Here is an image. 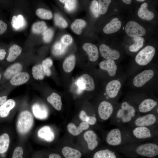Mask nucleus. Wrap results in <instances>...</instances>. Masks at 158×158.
<instances>
[{"mask_svg":"<svg viewBox=\"0 0 158 158\" xmlns=\"http://www.w3.org/2000/svg\"><path fill=\"white\" fill-rule=\"evenodd\" d=\"M99 50L101 56L107 60H116L120 57V54L118 51L111 49L104 44L100 46Z\"/></svg>","mask_w":158,"mask_h":158,"instance_id":"nucleus-9","label":"nucleus"},{"mask_svg":"<svg viewBox=\"0 0 158 158\" xmlns=\"http://www.w3.org/2000/svg\"><path fill=\"white\" fill-rule=\"evenodd\" d=\"M67 48V46L63 44L61 42H57L53 47L52 53L55 56H61L65 53Z\"/></svg>","mask_w":158,"mask_h":158,"instance_id":"nucleus-32","label":"nucleus"},{"mask_svg":"<svg viewBox=\"0 0 158 158\" xmlns=\"http://www.w3.org/2000/svg\"><path fill=\"white\" fill-rule=\"evenodd\" d=\"M16 102L13 99H10L0 106V117L4 118L9 115L10 111L16 106Z\"/></svg>","mask_w":158,"mask_h":158,"instance_id":"nucleus-23","label":"nucleus"},{"mask_svg":"<svg viewBox=\"0 0 158 158\" xmlns=\"http://www.w3.org/2000/svg\"><path fill=\"white\" fill-rule=\"evenodd\" d=\"M90 9L91 12L95 17H98L99 15L98 4L97 1L93 0L92 2Z\"/></svg>","mask_w":158,"mask_h":158,"instance_id":"nucleus-43","label":"nucleus"},{"mask_svg":"<svg viewBox=\"0 0 158 158\" xmlns=\"http://www.w3.org/2000/svg\"><path fill=\"white\" fill-rule=\"evenodd\" d=\"M23 150L21 147H17L13 151L12 158H23Z\"/></svg>","mask_w":158,"mask_h":158,"instance_id":"nucleus-44","label":"nucleus"},{"mask_svg":"<svg viewBox=\"0 0 158 158\" xmlns=\"http://www.w3.org/2000/svg\"><path fill=\"white\" fill-rule=\"evenodd\" d=\"M32 110L34 116L37 119H44L48 116V109L43 104L37 103L34 104L32 106Z\"/></svg>","mask_w":158,"mask_h":158,"instance_id":"nucleus-11","label":"nucleus"},{"mask_svg":"<svg viewBox=\"0 0 158 158\" xmlns=\"http://www.w3.org/2000/svg\"><path fill=\"white\" fill-rule=\"evenodd\" d=\"M113 111L112 104L108 102L104 101L99 104L98 113L100 118L104 120L108 119L111 116Z\"/></svg>","mask_w":158,"mask_h":158,"instance_id":"nucleus-8","label":"nucleus"},{"mask_svg":"<svg viewBox=\"0 0 158 158\" xmlns=\"http://www.w3.org/2000/svg\"><path fill=\"white\" fill-rule=\"evenodd\" d=\"M0 78H1V75H0Z\"/></svg>","mask_w":158,"mask_h":158,"instance_id":"nucleus-54","label":"nucleus"},{"mask_svg":"<svg viewBox=\"0 0 158 158\" xmlns=\"http://www.w3.org/2000/svg\"><path fill=\"white\" fill-rule=\"evenodd\" d=\"M106 141L108 145L111 146L120 145L122 141V135L120 129L116 128L111 130L107 135Z\"/></svg>","mask_w":158,"mask_h":158,"instance_id":"nucleus-7","label":"nucleus"},{"mask_svg":"<svg viewBox=\"0 0 158 158\" xmlns=\"http://www.w3.org/2000/svg\"><path fill=\"white\" fill-rule=\"evenodd\" d=\"M47 28L46 24L44 21H39L35 23L32 27V32L37 34L43 33Z\"/></svg>","mask_w":158,"mask_h":158,"instance_id":"nucleus-35","label":"nucleus"},{"mask_svg":"<svg viewBox=\"0 0 158 158\" xmlns=\"http://www.w3.org/2000/svg\"><path fill=\"white\" fill-rule=\"evenodd\" d=\"M29 78L30 75L28 73L20 72L12 77L10 82L12 85H19L27 82L29 80Z\"/></svg>","mask_w":158,"mask_h":158,"instance_id":"nucleus-20","label":"nucleus"},{"mask_svg":"<svg viewBox=\"0 0 158 158\" xmlns=\"http://www.w3.org/2000/svg\"><path fill=\"white\" fill-rule=\"evenodd\" d=\"M26 24L25 19L23 16L18 15L13 16L11 21L13 27L16 30H19L24 28Z\"/></svg>","mask_w":158,"mask_h":158,"instance_id":"nucleus-27","label":"nucleus"},{"mask_svg":"<svg viewBox=\"0 0 158 158\" xmlns=\"http://www.w3.org/2000/svg\"><path fill=\"white\" fill-rule=\"evenodd\" d=\"M49 158H61V157L58 154L52 153L49 155Z\"/></svg>","mask_w":158,"mask_h":158,"instance_id":"nucleus-51","label":"nucleus"},{"mask_svg":"<svg viewBox=\"0 0 158 158\" xmlns=\"http://www.w3.org/2000/svg\"><path fill=\"white\" fill-rule=\"evenodd\" d=\"M10 143L8 135L4 133L0 136V154L5 153L8 150Z\"/></svg>","mask_w":158,"mask_h":158,"instance_id":"nucleus-31","label":"nucleus"},{"mask_svg":"<svg viewBox=\"0 0 158 158\" xmlns=\"http://www.w3.org/2000/svg\"><path fill=\"white\" fill-rule=\"evenodd\" d=\"M7 24L2 20H0V35L4 33L7 29Z\"/></svg>","mask_w":158,"mask_h":158,"instance_id":"nucleus-47","label":"nucleus"},{"mask_svg":"<svg viewBox=\"0 0 158 158\" xmlns=\"http://www.w3.org/2000/svg\"><path fill=\"white\" fill-rule=\"evenodd\" d=\"M136 153L142 156L152 157L158 154V146L152 143H147L138 146L136 149Z\"/></svg>","mask_w":158,"mask_h":158,"instance_id":"nucleus-3","label":"nucleus"},{"mask_svg":"<svg viewBox=\"0 0 158 158\" xmlns=\"http://www.w3.org/2000/svg\"><path fill=\"white\" fill-rule=\"evenodd\" d=\"M59 1L65 4V8L68 11H73L76 6L77 1L74 0H63Z\"/></svg>","mask_w":158,"mask_h":158,"instance_id":"nucleus-41","label":"nucleus"},{"mask_svg":"<svg viewBox=\"0 0 158 158\" xmlns=\"http://www.w3.org/2000/svg\"><path fill=\"white\" fill-rule=\"evenodd\" d=\"M38 137L48 142H51L54 138V133L50 127L45 126L39 130Z\"/></svg>","mask_w":158,"mask_h":158,"instance_id":"nucleus-19","label":"nucleus"},{"mask_svg":"<svg viewBox=\"0 0 158 158\" xmlns=\"http://www.w3.org/2000/svg\"><path fill=\"white\" fill-rule=\"evenodd\" d=\"M157 121L155 116L152 114H148L138 117L135 121L137 126L148 127L155 124Z\"/></svg>","mask_w":158,"mask_h":158,"instance_id":"nucleus-10","label":"nucleus"},{"mask_svg":"<svg viewBox=\"0 0 158 158\" xmlns=\"http://www.w3.org/2000/svg\"><path fill=\"white\" fill-rule=\"evenodd\" d=\"M157 104V102L153 99H146L140 103L138 107V109L140 112L146 113L154 108Z\"/></svg>","mask_w":158,"mask_h":158,"instance_id":"nucleus-21","label":"nucleus"},{"mask_svg":"<svg viewBox=\"0 0 158 158\" xmlns=\"http://www.w3.org/2000/svg\"><path fill=\"white\" fill-rule=\"evenodd\" d=\"M99 66L101 69L107 71L111 76L115 75L117 69L115 61L113 60H107L101 61L99 63Z\"/></svg>","mask_w":158,"mask_h":158,"instance_id":"nucleus-17","label":"nucleus"},{"mask_svg":"<svg viewBox=\"0 0 158 158\" xmlns=\"http://www.w3.org/2000/svg\"><path fill=\"white\" fill-rule=\"evenodd\" d=\"M111 1L110 0H98L99 13L103 15L106 13Z\"/></svg>","mask_w":158,"mask_h":158,"instance_id":"nucleus-39","label":"nucleus"},{"mask_svg":"<svg viewBox=\"0 0 158 158\" xmlns=\"http://www.w3.org/2000/svg\"><path fill=\"white\" fill-rule=\"evenodd\" d=\"M155 53V49L153 47L147 46L137 54L135 58V61L140 65H146L151 61Z\"/></svg>","mask_w":158,"mask_h":158,"instance_id":"nucleus-2","label":"nucleus"},{"mask_svg":"<svg viewBox=\"0 0 158 158\" xmlns=\"http://www.w3.org/2000/svg\"><path fill=\"white\" fill-rule=\"evenodd\" d=\"M33 77L37 80H42L44 78L45 74L42 64H38L34 66L32 68Z\"/></svg>","mask_w":158,"mask_h":158,"instance_id":"nucleus-30","label":"nucleus"},{"mask_svg":"<svg viewBox=\"0 0 158 158\" xmlns=\"http://www.w3.org/2000/svg\"><path fill=\"white\" fill-rule=\"evenodd\" d=\"M137 1H140V2H142V1H145L144 0H136Z\"/></svg>","mask_w":158,"mask_h":158,"instance_id":"nucleus-53","label":"nucleus"},{"mask_svg":"<svg viewBox=\"0 0 158 158\" xmlns=\"http://www.w3.org/2000/svg\"><path fill=\"white\" fill-rule=\"evenodd\" d=\"M54 31L51 28L47 29L42 33L43 39L44 41L46 42H50L53 37Z\"/></svg>","mask_w":158,"mask_h":158,"instance_id":"nucleus-42","label":"nucleus"},{"mask_svg":"<svg viewBox=\"0 0 158 158\" xmlns=\"http://www.w3.org/2000/svg\"><path fill=\"white\" fill-rule=\"evenodd\" d=\"M97 121L96 117L94 116H89L87 123L89 125H93L95 124Z\"/></svg>","mask_w":158,"mask_h":158,"instance_id":"nucleus-48","label":"nucleus"},{"mask_svg":"<svg viewBox=\"0 0 158 158\" xmlns=\"http://www.w3.org/2000/svg\"><path fill=\"white\" fill-rule=\"evenodd\" d=\"M89 128V125L85 122H81L78 127L74 124L70 123L67 125V129L68 132L73 136H77L80 134L84 130Z\"/></svg>","mask_w":158,"mask_h":158,"instance_id":"nucleus-18","label":"nucleus"},{"mask_svg":"<svg viewBox=\"0 0 158 158\" xmlns=\"http://www.w3.org/2000/svg\"><path fill=\"white\" fill-rule=\"evenodd\" d=\"M54 20L56 25L59 27L66 28L68 26L67 21L59 14H54Z\"/></svg>","mask_w":158,"mask_h":158,"instance_id":"nucleus-40","label":"nucleus"},{"mask_svg":"<svg viewBox=\"0 0 158 158\" xmlns=\"http://www.w3.org/2000/svg\"><path fill=\"white\" fill-rule=\"evenodd\" d=\"M34 119L31 113L28 111H24L20 114L17 121L16 127L18 132L25 134L31 129Z\"/></svg>","mask_w":158,"mask_h":158,"instance_id":"nucleus-1","label":"nucleus"},{"mask_svg":"<svg viewBox=\"0 0 158 158\" xmlns=\"http://www.w3.org/2000/svg\"><path fill=\"white\" fill-rule=\"evenodd\" d=\"M83 48L87 52L90 61L94 62L98 59L99 52L96 46L90 43H85L83 45Z\"/></svg>","mask_w":158,"mask_h":158,"instance_id":"nucleus-16","label":"nucleus"},{"mask_svg":"<svg viewBox=\"0 0 158 158\" xmlns=\"http://www.w3.org/2000/svg\"><path fill=\"white\" fill-rule=\"evenodd\" d=\"M79 117L80 119L83 121L87 123L89 116H87L84 110H81L79 114Z\"/></svg>","mask_w":158,"mask_h":158,"instance_id":"nucleus-46","label":"nucleus"},{"mask_svg":"<svg viewBox=\"0 0 158 158\" xmlns=\"http://www.w3.org/2000/svg\"><path fill=\"white\" fill-rule=\"evenodd\" d=\"M86 23L85 21L80 19L75 20L71 25L72 30L77 34H80L82 29L86 25Z\"/></svg>","mask_w":158,"mask_h":158,"instance_id":"nucleus-34","label":"nucleus"},{"mask_svg":"<svg viewBox=\"0 0 158 158\" xmlns=\"http://www.w3.org/2000/svg\"><path fill=\"white\" fill-rule=\"evenodd\" d=\"M75 63V57L73 55H71L67 57L64 61L63 68L66 73H69L73 69Z\"/></svg>","mask_w":158,"mask_h":158,"instance_id":"nucleus-29","label":"nucleus"},{"mask_svg":"<svg viewBox=\"0 0 158 158\" xmlns=\"http://www.w3.org/2000/svg\"><path fill=\"white\" fill-rule=\"evenodd\" d=\"M6 52L4 49H0V60L3 59L5 57Z\"/></svg>","mask_w":158,"mask_h":158,"instance_id":"nucleus-49","label":"nucleus"},{"mask_svg":"<svg viewBox=\"0 0 158 158\" xmlns=\"http://www.w3.org/2000/svg\"><path fill=\"white\" fill-rule=\"evenodd\" d=\"M61 42L67 46L71 44L73 41V39L71 36L69 35H65L61 39Z\"/></svg>","mask_w":158,"mask_h":158,"instance_id":"nucleus-45","label":"nucleus"},{"mask_svg":"<svg viewBox=\"0 0 158 158\" xmlns=\"http://www.w3.org/2000/svg\"><path fill=\"white\" fill-rule=\"evenodd\" d=\"M48 102L58 111L61 110L62 103L61 96L55 92L52 93L47 98Z\"/></svg>","mask_w":158,"mask_h":158,"instance_id":"nucleus-25","label":"nucleus"},{"mask_svg":"<svg viewBox=\"0 0 158 158\" xmlns=\"http://www.w3.org/2000/svg\"><path fill=\"white\" fill-rule=\"evenodd\" d=\"M7 99L6 96L0 97V105H1L4 104L6 102Z\"/></svg>","mask_w":158,"mask_h":158,"instance_id":"nucleus-50","label":"nucleus"},{"mask_svg":"<svg viewBox=\"0 0 158 158\" xmlns=\"http://www.w3.org/2000/svg\"><path fill=\"white\" fill-rule=\"evenodd\" d=\"M133 39L134 43L129 47V49L132 52H137L143 47L144 40L141 37H133Z\"/></svg>","mask_w":158,"mask_h":158,"instance_id":"nucleus-36","label":"nucleus"},{"mask_svg":"<svg viewBox=\"0 0 158 158\" xmlns=\"http://www.w3.org/2000/svg\"><path fill=\"white\" fill-rule=\"evenodd\" d=\"M122 1L125 3L128 4H130L132 1V0H123Z\"/></svg>","mask_w":158,"mask_h":158,"instance_id":"nucleus-52","label":"nucleus"},{"mask_svg":"<svg viewBox=\"0 0 158 158\" xmlns=\"http://www.w3.org/2000/svg\"><path fill=\"white\" fill-rule=\"evenodd\" d=\"M154 72L152 70H145L136 75L134 78L133 83L136 87L143 86L153 77Z\"/></svg>","mask_w":158,"mask_h":158,"instance_id":"nucleus-6","label":"nucleus"},{"mask_svg":"<svg viewBox=\"0 0 158 158\" xmlns=\"http://www.w3.org/2000/svg\"><path fill=\"white\" fill-rule=\"evenodd\" d=\"M84 138L87 142L88 149L92 150L97 146L98 142L96 134L93 130L86 131L84 134Z\"/></svg>","mask_w":158,"mask_h":158,"instance_id":"nucleus-13","label":"nucleus"},{"mask_svg":"<svg viewBox=\"0 0 158 158\" xmlns=\"http://www.w3.org/2000/svg\"><path fill=\"white\" fill-rule=\"evenodd\" d=\"M36 13L38 16L43 19L49 20L53 17L51 11L44 8L37 9Z\"/></svg>","mask_w":158,"mask_h":158,"instance_id":"nucleus-37","label":"nucleus"},{"mask_svg":"<svg viewBox=\"0 0 158 158\" xmlns=\"http://www.w3.org/2000/svg\"><path fill=\"white\" fill-rule=\"evenodd\" d=\"M22 51L21 47L16 44L12 45L9 49V53L6 60L8 62H12L16 60Z\"/></svg>","mask_w":158,"mask_h":158,"instance_id":"nucleus-28","label":"nucleus"},{"mask_svg":"<svg viewBox=\"0 0 158 158\" xmlns=\"http://www.w3.org/2000/svg\"><path fill=\"white\" fill-rule=\"evenodd\" d=\"M62 153L66 158H80L82 156L80 151L68 146L63 148Z\"/></svg>","mask_w":158,"mask_h":158,"instance_id":"nucleus-26","label":"nucleus"},{"mask_svg":"<svg viewBox=\"0 0 158 158\" xmlns=\"http://www.w3.org/2000/svg\"><path fill=\"white\" fill-rule=\"evenodd\" d=\"M42 64L45 75L50 76L51 74L50 68L53 65L52 60L49 58L46 59L42 61Z\"/></svg>","mask_w":158,"mask_h":158,"instance_id":"nucleus-38","label":"nucleus"},{"mask_svg":"<svg viewBox=\"0 0 158 158\" xmlns=\"http://www.w3.org/2000/svg\"><path fill=\"white\" fill-rule=\"evenodd\" d=\"M93 158H116V157L114 152L107 149L97 152Z\"/></svg>","mask_w":158,"mask_h":158,"instance_id":"nucleus-33","label":"nucleus"},{"mask_svg":"<svg viewBox=\"0 0 158 158\" xmlns=\"http://www.w3.org/2000/svg\"><path fill=\"white\" fill-rule=\"evenodd\" d=\"M121 22L117 18H114L104 27L103 32L106 34L113 33L118 31L121 26Z\"/></svg>","mask_w":158,"mask_h":158,"instance_id":"nucleus-15","label":"nucleus"},{"mask_svg":"<svg viewBox=\"0 0 158 158\" xmlns=\"http://www.w3.org/2000/svg\"><path fill=\"white\" fill-rule=\"evenodd\" d=\"M121 86V83L119 80H112L107 85L106 92L110 97L114 98L117 95Z\"/></svg>","mask_w":158,"mask_h":158,"instance_id":"nucleus-12","label":"nucleus"},{"mask_svg":"<svg viewBox=\"0 0 158 158\" xmlns=\"http://www.w3.org/2000/svg\"><path fill=\"white\" fill-rule=\"evenodd\" d=\"M134 136L139 139H145L151 137L150 130L147 127L137 126L133 130Z\"/></svg>","mask_w":158,"mask_h":158,"instance_id":"nucleus-14","label":"nucleus"},{"mask_svg":"<svg viewBox=\"0 0 158 158\" xmlns=\"http://www.w3.org/2000/svg\"><path fill=\"white\" fill-rule=\"evenodd\" d=\"M76 83L80 90L92 91L95 88V84L93 78L89 75L84 74L78 79Z\"/></svg>","mask_w":158,"mask_h":158,"instance_id":"nucleus-5","label":"nucleus"},{"mask_svg":"<svg viewBox=\"0 0 158 158\" xmlns=\"http://www.w3.org/2000/svg\"><path fill=\"white\" fill-rule=\"evenodd\" d=\"M22 66L19 63H16L9 67L4 73L5 78L9 79L22 71Z\"/></svg>","mask_w":158,"mask_h":158,"instance_id":"nucleus-24","label":"nucleus"},{"mask_svg":"<svg viewBox=\"0 0 158 158\" xmlns=\"http://www.w3.org/2000/svg\"><path fill=\"white\" fill-rule=\"evenodd\" d=\"M125 30L128 36L133 38L143 36L146 32L145 29L142 26L133 21L128 22Z\"/></svg>","mask_w":158,"mask_h":158,"instance_id":"nucleus-4","label":"nucleus"},{"mask_svg":"<svg viewBox=\"0 0 158 158\" xmlns=\"http://www.w3.org/2000/svg\"><path fill=\"white\" fill-rule=\"evenodd\" d=\"M148 4L146 3L142 4L138 11V15L142 19L150 20L154 16V13L149 11L147 8Z\"/></svg>","mask_w":158,"mask_h":158,"instance_id":"nucleus-22","label":"nucleus"}]
</instances>
